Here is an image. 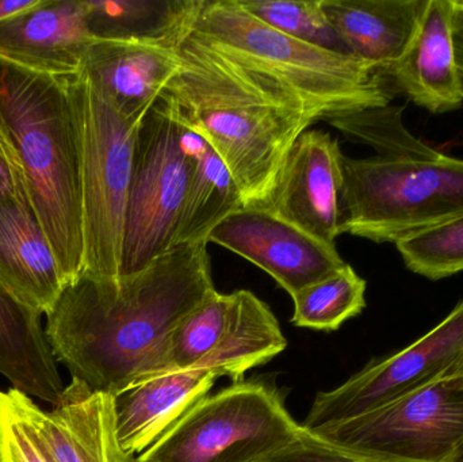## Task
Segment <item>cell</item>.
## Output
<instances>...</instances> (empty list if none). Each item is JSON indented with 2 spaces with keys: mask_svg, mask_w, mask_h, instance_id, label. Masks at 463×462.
<instances>
[{
  "mask_svg": "<svg viewBox=\"0 0 463 462\" xmlns=\"http://www.w3.org/2000/svg\"><path fill=\"white\" fill-rule=\"evenodd\" d=\"M38 0H0V22L14 18L34 7Z\"/></svg>",
  "mask_w": 463,
  "mask_h": 462,
  "instance_id": "cell-33",
  "label": "cell"
},
{
  "mask_svg": "<svg viewBox=\"0 0 463 462\" xmlns=\"http://www.w3.org/2000/svg\"><path fill=\"white\" fill-rule=\"evenodd\" d=\"M208 241L181 244L125 278L81 274L45 315V335L72 379L118 396L171 372L174 331L213 290Z\"/></svg>",
  "mask_w": 463,
  "mask_h": 462,
  "instance_id": "cell-1",
  "label": "cell"
},
{
  "mask_svg": "<svg viewBox=\"0 0 463 462\" xmlns=\"http://www.w3.org/2000/svg\"><path fill=\"white\" fill-rule=\"evenodd\" d=\"M181 67L178 49L135 41L94 40L84 54L81 72L121 116L140 121L159 102Z\"/></svg>",
  "mask_w": 463,
  "mask_h": 462,
  "instance_id": "cell-15",
  "label": "cell"
},
{
  "mask_svg": "<svg viewBox=\"0 0 463 462\" xmlns=\"http://www.w3.org/2000/svg\"><path fill=\"white\" fill-rule=\"evenodd\" d=\"M304 431L277 387L241 380L198 401L135 462H259Z\"/></svg>",
  "mask_w": 463,
  "mask_h": 462,
  "instance_id": "cell-8",
  "label": "cell"
},
{
  "mask_svg": "<svg viewBox=\"0 0 463 462\" xmlns=\"http://www.w3.org/2000/svg\"><path fill=\"white\" fill-rule=\"evenodd\" d=\"M310 431L383 462H450L463 445V368L374 411Z\"/></svg>",
  "mask_w": 463,
  "mask_h": 462,
  "instance_id": "cell-9",
  "label": "cell"
},
{
  "mask_svg": "<svg viewBox=\"0 0 463 462\" xmlns=\"http://www.w3.org/2000/svg\"><path fill=\"white\" fill-rule=\"evenodd\" d=\"M340 233L394 243L463 214V159L343 156Z\"/></svg>",
  "mask_w": 463,
  "mask_h": 462,
  "instance_id": "cell-5",
  "label": "cell"
},
{
  "mask_svg": "<svg viewBox=\"0 0 463 462\" xmlns=\"http://www.w3.org/2000/svg\"><path fill=\"white\" fill-rule=\"evenodd\" d=\"M92 41L84 0H38L0 22V59L54 78L80 75Z\"/></svg>",
  "mask_w": 463,
  "mask_h": 462,
  "instance_id": "cell-13",
  "label": "cell"
},
{
  "mask_svg": "<svg viewBox=\"0 0 463 462\" xmlns=\"http://www.w3.org/2000/svg\"><path fill=\"white\" fill-rule=\"evenodd\" d=\"M216 380L205 369L173 372L116 396L117 431L125 452L143 455L208 396Z\"/></svg>",
  "mask_w": 463,
  "mask_h": 462,
  "instance_id": "cell-19",
  "label": "cell"
},
{
  "mask_svg": "<svg viewBox=\"0 0 463 462\" xmlns=\"http://www.w3.org/2000/svg\"><path fill=\"white\" fill-rule=\"evenodd\" d=\"M178 54L181 71L162 99L222 157L242 208H267L297 138L320 118L269 76L190 35Z\"/></svg>",
  "mask_w": 463,
  "mask_h": 462,
  "instance_id": "cell-2",
  "label": "cell"
},
{
  "mask_svg": "<svg viewBox=\"0 0 463 462\" xmlns=\"http://www.w3.org/2000/svg\"><path fill=\"white\" fill-rule=\"evenodd\" d=\"M450 462H463V445L461 447V449L457 452V455L454 456L453 458H451Z\"/></svg>",
  "mask_w": 463,
  "mask_h": 462,
  "instance_id": "cell-34",
  "label": "cell"
},
{
  "mask_svg": "<svg viewBox=\"0 0 463 462\" xmlns=\"http://www.w3.org/2000/svg\"><path fill=\"white\" fill-rule=\"evenodd\" d=\"M0 284L27 308L46 315L67 288L29 198L0 203Z\"/></svg>",
  "mask_w": 463,
  "mask_h": 462,
  "instance_id": "cell-17",
  "label": "cell"
},
{
  "mask_svg": "<svg viewBox=\"0 0 463 462\" xmlns=\"http://www.w3.org/2000/svg\"><path fill=\"white\" fill-rule=\"evenodd\" d=\"M70 90L80 141L83 274L117 279L136 143L144 119L121 116L83 72L71 79Z\"/></svg>",
  "mask_w": 463,
  "mask_h": 462,
  "instance_id": "cell-6",
  "label": "cell"
},
{
  "mask_svg": "<svg viewBox=\"0 0 463 462\" xmlns=\"http://www.w3.org/2000/svg\"><path fill=\"white\" fill-rule=\"evenodd\" d=\"M230 323L222 344L197 369L217 379L244 380L250 369L266 365L288 347L279 322L269 306L250 290L232 293Z\"/></svg>",
  "mask_w": 463,
  "mask_h": 462,
  "instance_id": "cell-22",
  "label": "cell"
},
{
  "mask_svg": "<svg viewBox=\"0 0 463 462\" xmlns=\"http://www.w3.org/2000/svg\"><path fill=\"white\" fill-rule=\"evenodd\" d=\"M30 411L54 462H135L119 442L110 393L72 379L51 411L34 401Z\"/></svg>",
  "mask_w": 463,
  "mask_h": 462,
  "instance_id": "cell-14",
  "label": "cell"
},
{
  "mask_svg": "<svg viewBox=\"0 0 463 462\" xmlns=\"http://www.w3.org/2000/svg\"><path fill=\"white\" fill-rule=\"evenodd\" d=\"M463 368V300L437 327L396 354L367 363L335 390L316 396L307 430L336 425L423 390Z\"/></svg>",
  "mask_w": 463,
  "mask_h": 462,
  "instance_id": "cell-10",
  "label": "cell"
},
{
  "mask_svg": "<svg viewBox=\"0 0 463 462\" xmlns=\"http://www.w3.org/2000/svg\"><path fill=\"white\" fill-rule=\"evenodd\" d=\"M216 243L260 268L294 297L345 266L326 244L267 208H240L209 233Z\"/></svg>",
  "mask_w": 463,
  "mask_h": 462,
  "instance_id": "cell-11",
  "label": "cell"
},
{
  "mask_svg": "<svg viewBox=\"0 0 463 462\" xmlns=\"http://www.w3.org/2000/svg\"><path fill=\"white\" fill-rule=\"evenodd\" d=\"M348 140L372 146L378 156L434 157L440 152L421 143L402 122V108L383 106L328 119Z\"/></svg>",
  "mask_w": 463,
  "mask_h": 462,
  "instance_id": "cell-25",
  "label": "cell"
},
{
  "mask_svg": "<svg viewBox=\"0 0 463 462\" xmlns=\"http://www.w3.org/2000/svg\"><path fill=\"white\" fill-rule=\"evenodd\" d=\"M190 37L285 87L318 118L383 108L385 79L361 60L288 37L244 10L239 0H203Z\"/></svg>",
  "mask_w": 463,
  "mask_h": 462,
  "instance_id": "cell-4",
  "label": "cell"
},
{
  "mask_svg": "<svg viewBox=\"0 0 463 462\" xmlns=\"http://www.w3.org/2000/svg\"><path fill=\"white\" fill-rule=\"evenodd\" d=\"M233 296L213 290L193 309L174 331L171 342V372L197 369L216 352L230 323Z\"/></svg>",
  "mask_w": 463,
  "mask_h": 462,
  "instance_id": "cell-26",
  "label": "cell"
},
{
  "mask_svg": "<svg viewBox=\"0 0 463 462\" xmlns=\"http://www.w3.org/2000/svg\"><path fill=\"white\" fill-rule=\"evenodd\" d=\"M343 156L331 133L309 130L297 138L267 209L313 238L335 244L340 233Z\"/></svg>",
  "mask_w": 463,
  "mask_h": 462,
  "instance_id": "cell-12",
  "label": "cell"
},
{
  "mask_svg": "<svg viewBox=\"0 0 463 462\" xmlns=\"http://www.w3.org/2000/svg\"><path fill=\"white\" fill-rule=\"evenodd\" d=\"M366 281L345 263L291 297V323L296 327L334 333L366 308Z\"/></svg>",
  "mask_w": 463,
  "mask_h": 462,
  "instance_id": "cell-24",
  "label": "cell"
},
{
  "mask_svg": "<svg viewBox=\"0 0 463 462\" xmlns=\"http://www.w3.org/2000/svg\"><path fill=\"white\" fill-rule=\"evenodd\" d=\"M33 398L0 391V462H54L32 418Z\"/></svg>",
  "mask_w": 463,
  "mask_h": 462,
  "instance_id": "cell-29",
  "label": "cell"
},
{
  "mask_svg": "<svg viewBox=\"0 0 463 462\" xmlns=\"http://www.w3.org/2000/svg\"><path fill=\"white\" fill-rule=\"evenodd\" d=\"M94 40L135 41L178 49L203 0H84Z\"/></svg>",
  "mask_w": 463,
  "mask_h": 462,
  "instance_id": "cell-21",
  "label": "cell"
},
{
  "mask_svg": "<svg viewBox=\"0 0 463 462\" xmlns=\"http://www.w3.org/2000/svg\"><path fill=\"white\" fill-rule=\"evenodd\" d=\"M412 273L438 281L463 271V214L396 243Z\"/></svg>",
  "mask_w": 463,
  "mask_h": 462,
  "instance_id": "cell-28",
  "label": "cell"
},
{
  "mask_svg": "<svg viewBox=\"0 0 463 462\" xmlns=\"http://www.w3.org/2000/svg\"><path fill=\"white\" fill-rule=\"evenodd\" d=\"M197 136L162 98L144 118L136 143L119 278L140 273L175 247Z\"/></svg>",
  "mask_w": 463,
  "mask_h": 462,
  "instance_id": "cell-7",
  "label": "cell"
},
{
  "mask_svg": "<svg viewBox=\"0 0 463 462\" xmlns=\"http://www.w3.org/2000/svg\"><path fill=\"white\" fill-rule=\"evenodd\" d=\"M41 319L0 284V374L15 390L56 406L65 387Z\"/></svg>",
  "mask_w": 463,
  "mask_h": 462,
  "instance_id": "cell-20",
  "label": "cell"
},
{
  "mask_svg": "<svg viewBox=\"0 0 463 462\" xmlns=\"http://www.w3.org/2000/svg\"><path fill=\"white\" fill-rule=\"evenodd\" d=\"M194 156V171L184 201L175 246L208 241L209 233L216 225L244 206L239 187L227 165L200 135L195 140Z\"/></svg>",
  "mask_w": 463,
  "mask_h": 462,
  "instance_id": "cell-23",
  "label": "cell"
},
{
  "mask_svg": "<svg viewBox=\"0 0 463 462\" xmlns=\"http://www.w3.org/2000/svg\"><path fill=\"white\" fill-rule=\"evenodd\" d=\"M453 16V0H427L404 56L383 76L416 105L435 114L457 110L463 103Z\"/></svg>",
  "mask_w": 463,
  "mask_h": 462,
  "instance_id": "cell-16",
  "label": "cell"
},
{
  "mask_svg": "<svg viewBox=\"0 0 463 462\" xmlns=\"http://www.w3.org/2000/svg\"><path fill=\"white\" fill-rule=\"evenodd\" d=\"M70 81L0 59V132L18 157L67 287L84 270L80 141Z\"/></svg>",
  "mask_w": 463,
  "mask_h": 462,
  "instance_id": "cell-3",
  "label": "cell"
},
{
  "mask_svg": "<svg viewBox=\"0 0 463 462\" xmlns=\"http://www.w3.org/2000/svg\"><path fill=\"white\" fill-rule=\"evenodd\" d=\"M259 462H383L323 438L305 429L301 437Z\"/></svg>",
  "mask_w": 463,
  "mask_h": 462,
  "instance_id": "cell-30",
  "label": "cell"
},
{
  "mask_svg": "<svg viewBox=\"0 0 463 462\" xmlns=\"http://www.w3.org/2000/svg\"><path fill=\"white\" fill-rule=\"evenodd\" d=\"M239 3L250 15L288 37L353 56L329 24L321 0H239Z\"/></svg>",
  "mask_w": 463,
  "mask_h": 462,
  "instance_id": "cell-27",
  "label": "cell"
},
{
  "mask_svg": "<svg viewBox=\"0 0 463 462\" xmlns=\"http://www.w3.org/2000/svg\"><path fill=\"white\" fill-rule=\"evenodd\" d=\"M427 0H321L329 24L353 56L381 78L410 46Z\"/></svg>",
  "mask_w": 463,
  "mask_h": 462,
  "instance_id": "cell-18",
  "label": "cell"
},
{
  "mask_svg": "<svg viewBox=\"0 0 463 462\" xmlns=\"http://www.w3.org/2000/svg\"><path fill=\"white\" fill-rule=\"evenodd\" d=\"M27 197L24 173L15 152L0 132V203Z\"/></svg>",
  "mask_w": 463,
  "mask_h": 462,
  "instance_id": "cell-31",
  "label": "cell"
},
{
  "mask_svg": "<svg viewBox=\"0 0 463 462\" xmlns=\"http://www.w3.org/2000/svg\"><path fill=\"white\" fill-rule=\"evenodd\" d=\"M453 37L463 97V0H453Z\"/></svg>",
  "mask_w": 463,
  "mask_h": 462,
  "instance_id": "cell-32",
  "label": "cell"
}]
</instances>
